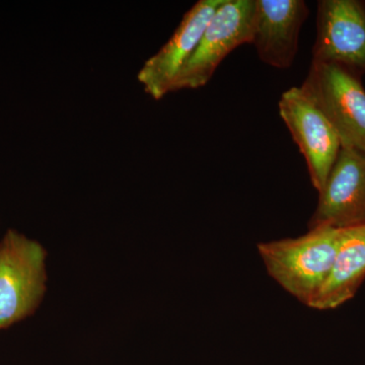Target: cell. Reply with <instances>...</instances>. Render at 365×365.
Here are the masks:
<instances>
[{"mask_svg":"<svg viewBox=\"0 0 365 365\" xmlns=\"http://www.w3.org/2000/svg\"><path fill=\"white\" fill-rule=\"evenodd\" d=\"M340 232L330 227L309 228L300 237L259 242L257 250L268 275L311 307L332 270Z\"/></svg>","mask_w":365,"mask_h":365,"instance_id":"1","label":"cell"},{"mask_svg":"<svg viewBox=\"0 0 365 365\" xmlns=\"http://www.w3.org/2000/svg\"><path fill=\"white\" fill-rule=\"evenodd\" d=\"M47 254L16 230L0 240V331L32 316L46 292Z\"/></svg>","mask_w":365,"mask_h":365,"instance_id":"2","label":"cell"},{"mask_svg":"<svg viewBox=\"0 0 365 365\" xmlns=\"http://www.w3.org/2000/svg\"><path fill=\"white\" fill-rule=\"evenodd\" d=\"M337 132L342 146L365 151V88L344 67L312 61L300 86Z\"/></svg>","mask_w":365,"mask_h":365,"instance_id":"3","label":"cell"},{"mask_svg":"<svg viewBox=\"0 0 365 365\" xmlns=\"http://www.w3.org/2000/svg\"><path fill=\"white\" fill-rule=\"evenodd\" d=\"M255 6L256 0H223L195 51L175 79L170 93L207 85L227 55L240 46L251 44Z\"/></svg>","mask_w":365,"mask_h":365,"instance_id":"4","label":"cell"},{"mask_svg":"<svg viewBox=\"0 0 365 365\" xmlns=\"http://www.w3.org/2000/svg\"><path fill=\"white\" fill-rule=\"evenodd\" d=\"M278 109L281 119L304 155L312 185L319 193L339 155L342 146L339 136L300 86L282 93Z\"/></svg>","mask_w":365,"mask_h":365,"instance_id":"5","label":"cell"},{"mask_svg":"<svg viewBox=\"0 0 365 365\" xmlns=\"http://www.w3.org/2000/svg\"><path fill=\"white\" fill-rule=\"evenodd\" d=\"M313 61L365 73V6L357 0H319Z\"/></svg>","mask_w":365,"mask_h":365,"instance_id":"6","label":"cell"},{"mask_svg":"<svg viewBox=\"0 0 365 365\" xmlns=\"http://www.w3.org/2000/svg\"><path fill=\"white\" fill-rule=\"evenodd\" d=\"M365 223V151L341 146L309 228H347Z\"/></svg>","mask_w":365,"mask_h":365,"instance_id":"7","label":"cell"},{"mask_svg":"<svg viewBox=\"0 0 365 365\" xmlns=\"http://www.w3.org/2000/svg\"><path fill=\"white\" fill-rule=\"evenodd\" d=\"M223 0H199L182 16L168 42L145 62L137 81L153 100L170 93L179 72L195 51L204 31Z\"/></svg>","mask_w":365,"mask_h":365,"instance_id":"8","label":"cell"},{"mask_svg":"<svg viewBox=\"0 0 365 365\" xmlns=\"http://www.w3.org/2000/svg\"><path fill=\"white\" fill-rule=\"evenodd\" d=\"M309 14L304 0H256L251 44L261 61L277 69L292 67Z\"/></svg>","mask_w":365,"mask_h":365,"instance_id":"9","label":"cell"},{"mask_svg":"<svg viewBox=\"0 0 365 365\" xmlns=\"http://www.w3.org/2000/svg\"><path fill=\"white\" fill-rule=\"evenodd\" d=\"M365 280V223L341 228L332 270L312 304L317 311H331L357 294Z\"/></svg>","mask_w":365,"mask_h":365,"instance_id":"10","label":"cell"}]
</instances>
